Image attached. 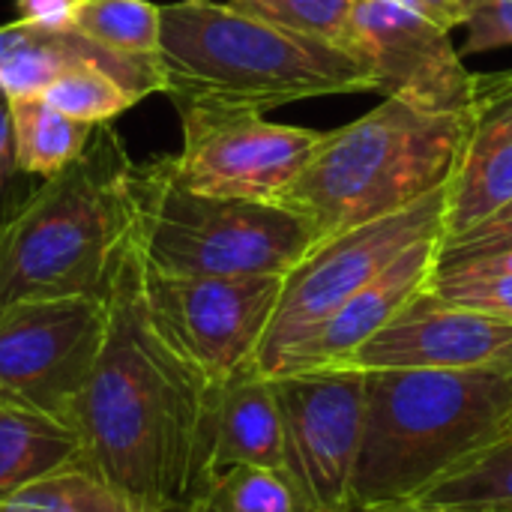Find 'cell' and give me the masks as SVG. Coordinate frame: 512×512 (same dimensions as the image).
Masks as SVG:
<instances>
[{"label": "cell", "instance_id": "obj_19", "mask_svg": "<svg viewBox=\"0 0 512 512\" xmlns=\"http://www.w3.org/2000/svg\"><path fill=\"white\" fill-rule=\"evenodd\" d=\"M12 111V141L18 171L27 177H54L69 168L87 150L96 126L66 117L51 108L42 96L9 99Z\"/></svg>", "mask_w": 512, "mask_h": 512}, {"label": "cell", "instance_id": "obj_33", "mask_svg": "<svg viewBox=\"0 0 512 512\" xmlns=\"http://www.w3.org/2000/svg\"><path fill=\"white\" fill-rule=\"evenodd\" d=\"M366 512H432V510H423V507H417V504H393V507H375V510H366Z\"/></svg>", "mask_w": 512, "mask_h": 512}, {"label": "cell", "instance_id": "obj_12", "mask_svg": "<svg viewBox=\"0 0 512 512\" xmlns=\"http://www.w3.org/2000/svg\"><path fill=\"white\" fill-rule=\"evenodd\" d=\"M348 48L369 63L378 93L429 111L465 114L474 72L450 42V30L408 0H357Z\"/></svg>", "mask_w": 512, "mask_h": 512}, {"label": "cell", "instance_id": "obj_5", "mask_svg": "<svg viewBox=\"0 0 512 512\" xmlns=\"http://www.w3.org/2000/svg\"><path fill=\"white\" fill-rule=\"evenodd\" d=\"M468 111H429L384 96L360 120L330 129L279 204L306 213L318 240L399 213L453 180Z\"/></svg>", "mask_w": 512, "mask_h": 512}, {"label": "cell", "instance_id": "obj_21", "mask_svg": "<svg viewBox=\"0 0 512 512\" xmlns=\"http://www.w3.org/2000/svg\"><path fill=\"white\" fill-rule=\"evenodd\" d=\"M66 30H75L120 57L159 60L162 6L147 0H81Z\"/></svg>", "mask_w": 512, "mask_h": 512}, {"label": "cell", "instance_id": "obj_26", "mask_svg": "<svg viewBox=\"0 0 512 512\" xmlns=\"http://www.w3.org/2000/svg\"><path fill=\"white\" fill-rule=\"evenodd\" d=\"M435 297L495 315L512 324V273L501 276H468V279H429L426 285Z\"/></svg>", "mask_w": 512, "mask_h": 512}, {"label": "cell", "instance_id": "obj_4", "mask_svg": "<svg viewBox=\"0 0 512 512\" xmlns=\"http://www.w3.org/2000/svg\"><path fill=\"white\" fill-rule=\"evenodd\" d=\"M366 423L354 512L411 504L471 453L504 438L512 375L447 369H363Z\"/></svg>", "mask_w": 512, "mask_h": 512}, {"label": "cell", "instance_id": "obj_13", "mask_svg": "<svg viewBox=\"0 0 512 512\" xmlns=\"http://www.w3.org/2000/svg\"><path fill=\"white\" fill-rule=\"evenodd\" d=\"M348 366L512 375V324L468 306H453L423 288Z\"/></svg>", "mask_w": 512, "mask_h": 512}, {"label": "cell", "instance_id": "obj_27", "mask_svg": "<svg viewBox=\"0 0 512 512\" xmlns=\"http://www.w3.org/2000/svg\"><path fill=\"white\" fill-rule=\"evenodd\" d=\"M512 249V201L504 204L498 213L489 219L477 222L474 228L444 237L438 243V264H456V261H471L483 255H495Z\"/></svg>", "mask_w": 512, "mask_h": 512}, {"label": "cell", "instance_id": "obj_24", "mask_svg": "<svg viewBox=\"0 0 512 512\" xmlns=\"http://www.w3.org/2000/svg\"><path fill=\"white\" fill-rule=\"evenodd\" d=\"M195 507L201 512H309L279 468L225 471L207 486Z\"/></svg>", "mask_w": 512, "mask_h": 512}, {"label": "cell", "instance_id": "obj_23", "mask_svg": "<svg viewBox=\"0 0 512 512\" xmlns=\"http://www.w3.org/2000/svg\"><path fill=\"white\" fill-rule=\"evenodd\" d=\"M42 99L63 111L72 120L90 123V126H102L111 123L114 117H120L123 111H129L132 105L141 102L138 93H132L126 84H120L114 75L96 69V66H72L66 69L60 78H54Z\"/></svg>", "mask_w": 512, "mask_h": 512}, {"label": "cell", "instance_id": "obj_34", "mask_svg": "<svg viewBox=\"0 0 512 512\" xmlns=\"http://www.w3.org/2000/svg\"><path fill=\"white\" fill-rule=\"evenodd\" d=\"M507 435H512V417L507 420V429H504V438H507Z\"/></svg>", "mask_w": 512, "mask_h": 512}, {"label": "cell", "instance_id": "obj_14", "mask_svg": "<svg viewBox=\"0 0 512 512\" xmlns=\"http://www.w3.org/2000/svg\"><path fill=\"white\" fill-rule=\"evenodd\" d=\"M438 243L441 237H429L405 249L375 282L360 288L330 318H324L303 342H297L282 357L273 378L348 366L354 354L429 285L438 261Z\"/></svg>", "mask_w": 512, "mask_h": 512}, {"label": "cell", "instance_id": "obj_20", "mask_svg": "<svg viewBox=\"0 0 512 512\" xmlns=\"http://www.w3.org/2000/svg\"><path fill=\"white\" fill-rule=\"evenodd\" d=\"M411 504L432 512H486L512 504V435L486 444Z\"/></svg>", "mask_w": 512, "mask_h": 512}, {"label": "cell", "instance_id": "obj_28", "mask_svg": "<svg viewBox=\"0 0 512 512\" xmlns=\"http://www.w3.org/2000/svg\"><path fill=\"white\" fill-rule=\"evenodd\" d=\"M465 57L512 45V0H468Z\"/></svg>", "mask_w": 512, "mask_h": 512}, {"label": "cell", "instance_id": "obj_36", "mask_svg": "<svg viewBox=\"0 0 512 512\" xmlns=\"http://www.w3.org/2000/svg\"><path fill=\"white\" fill-rule=\"evenodd\" d=\"M186 512H201V510H198V507H189V510H186Z\"/></svg>", "mask_w": 512, "mask_h": 512}, {"label": "cell", "instance_id": "obj_18", "mask_svg": "<svg viewBox=\"0 0 512 512\" xmlns=\"http://www.w3.org/2000/svg\"><path fill=\"white\" fill-rule=\"evenodd\" d=\"M75 465L87 453L72 420L0 396V498Z\"/></svg>", "mask_w": 512, "mask_h": 512}, {"label": "cell", "instance_id": "obj_15", "mask_svg": "<svg viewBox=\"0 0 512 512\" xmlns=\"http://www.w3.org/2000/svg\"><path fill=\"white\" fill-rule=\"evenodd\" d=\"M512 201V69L474 75L465 141L450 201L444 237L462 234ZM441 237V240H444Z\"/></svg>", "mask_w": 512, "mask_h": 512}, {"label": "cell", "instance_id": "obj_10", "mask_svg": "<svg viewBox=\"0 0 512 512\" xmlns=\"http://www.w3.org/2000/svg\"><path fill=\"white\" fill-rule=\"evenodd\" d=\"M183 147L171 153L183 186L243 201H282L327 132L264 120L255 111H186Z\"/></svg>", "mask_w": 512, "mask_h": 512}, {"label": "cell", "instance_id": "obj_8", "mask_svg": "<svg viewBox=\"0 0 512 512\" xmlns=\"http://www.w3.org/2000/svg\"><path fill=\"white\" fill-rule=\"evenodd\" d=\"M282 279L165 276L144 267V306L165 345L210 384L222 387L255 369Z\"/></svg>", "mask_w": 512, "mask_h": 512}, {"label": "cell", "instance_id": "obj_11", "mask_svg": "<svg viewBox=\"0 0 512 512\" xmlns=\"http://www.w3.org/2000/svg\"><path fill=\"white\" fill-rule=\"evenodd\" d=\"M108 330V297L30 300L0 312V396L69 420Z\"/></svg>", "mask_w": 512, "mask_h": 512}, {"label": "cell", "instance_id": "obj_17", "mask_svg": "<svg viewBox=\"0 0 512 512\" xmlns=\"http://www.w3.org/2000/svg\"><path fill=\"white\" fill-rule=\"evenodd\" d=\"M234 468L285 471V435L273 381L255 369L222 384L216 393L210 483Z\"/></svg>", "mask_w": 512, "mask_h": 512}, {"label": "cell", "instance_id": "obj_6", "mask_svg": "<svg viewBox=\"0 0 512 512\" xmlns=\"http://www.w3.org/2000/svg\"><path fill=\"white\" fill-rule=\"evenodd\" d=\"M135 246L165 276H285L318 243L315 222L276 201L201 195L183 186L171 156L138 162Z\"/></svg>", "mask_w": 512, "mask_h": 512}, {"label": "cell", "instance_id": "obj_31", "mask_svg": "<svg viewBox=\"0 0 512 512\" xmlns=\"http://www.w3.org/2000/svg\"><path fill=\"white\" fill-rule=\"evenodd\" d=\"M512 273V249L471 258V261H456V264H438L432 270V279H468V276H501Z\"/></svg>", "mask_w": 512, "mask_h": 512}, {"label": "cell", "instance_id": "obj_3", "mask_svg": "<svg viewBox=\"0 0 512 512\" xmlns=\"http://www.w3.org/2000/svg\"><path fill=\"white\" fill-rule=\"evenodd\" d=\"M138 162L111 123L42 180L0 231V312L57 297H108L135 249Z\"/></svg>", "mask_w": 512, "mask_h": 512}, {"label": "cell", "instance_id": "obj_30", "mask_svg": "<svg viewBox=\"0 0 512 512\" xmlns=\"http://www.w3.org/2000/svg\"><path fill=\"white\" fill-rule=\"evenodd\" d=\"M78 3L81 0H15V9H18V21L45 30H66Z\"/></svg>", "mask_w": 512, "mask_h": 512}, {"label": "cell", "instance_id": "obj_7", "mask_svg": "<svg viewBox=\"0 0 512 512\" xmlns=\"http://www.w3.org/2000/svg\"><path fill=\"white\" fill-rule=\"evenodd\" d=\"M447 201L450 183L399 213L321 237L282 279V294L258 348L255 372L273 378L282 357L297 342L360 288L375 282L405 249L429 237H444Z\"/></svg>", "mask_w": 512, "mask_h": 512}, {"label": "cell", "instance_id": "obj_32", "mask_svg": "<svg viewBox=\"0 0 512 512\" xmlns=\"http://www.w3.org/2000/svg\"><path fill=\"white\" fill-rule=\"evenodd\" d=\"M408 3L423 9L429 18H435L447 30L465 24V15H468V0H408Z\"/></svg>", "mask_w": 512, "mask_h": 512}, {"label": "cell", "instance_id": "obj_2", "mask_svg": "<svg viewBox=\"0 0 512 512\" xmlns=\"http://www.w3.org/2000/svg\"><path fill=\"white\" fill-rule=\"evenodd\" d=\"M159 66L180 114H264L318 96L378 93L375 72L354 51L213 0L162 6Z\"/></svg>", "mask_w": 512, "mask_h": 512}, {"label": "cell", "instance_id": "obj_1", "mask_svg": "<svg viewBox=\"0 0 512 512\" xmlns=\"http://www.w3.org/2000/svg\"><path fill=\"white\" fill-rule=\"evenodd\" d=\"M216 393L153 330L135 246L108 294L99 360L69 411L87 465L141 510L195 507L210 486Z\"/></svg>", "mask_w": 512, "mask_h": 512}, {"label": "cell", "instance_id": "obj_29", "mask_svg": "<svg viewBox=\"0 0 512 512\" xmlns=\"http://www.w3.org/2000/svg\"><path fill=\"white\" fill-rule=\"evenodd\" d=\"M24 177L15 162V141H12V111L9 96L0 90V231L12 222V216L24 207L33 189L24 186Z\"/></svg>", "mask_w": 512, "mask_h": 512}, {"label": "cell", "instance_id": "obj_9", "mask_svg": "<svg viewBox=\"0 0 512 512\" xmlns=\"http://www.w3.org/2000/svg\"><path fill=\"white\" fill-rule=\"evenodd\" d=\"M282 414L285 474L309 512H354L366 423V372L354 366L270 378Z\"/></svg>", "mask_w": 512, "mask_h": 512}, {"label": "cell", "instance_id": "obj_22", "mask_svg": "<svg viewBox=\"0 0 512 512\" xmlns=\"http://www.w3.org/2000/svg\"><path fill=\"white\" fill-rule=\"evenodd\" d=\"M0 512H147L108 486L90 465H75L0 498ZM186 512V510H183Z\"/></svg>", "mask_w": 512, "mask_h": 512}, {"label": "cell", "instance_id": "obj_16", "mask_svg": "<svg viewBox=\"0 0 512 512\" xmlns=\"http://www.w3.org/2000/svg\"><path fill=\"white\" fill-rule=\"evenodd\" d=\"M72 66H96L141 99L165 93L159 60L120 57L75 30H45L27 21L0 24V90L9 99L42 96Z\"/></svg>", "mask_w": 512, "mask_h": 512}, {"label": "cell", "instance_id": "obj_25", "mask_svg": "<svg viewBox=\"0 0 512 512\" xmlns=\"http://www.w3.org/2000/svg\"><path fill=\"white\" fill-rule=\"evenodd\" d=\"M228 3L285 30L318 36L342 48H348L351 15L357 6V0H228Z\"/></svg>", "mask_w": 512, "mask_h": 512}, {"label": "cell", "instance_id": "obj_35", "mask_svg": "<svg viewBox=\"0 0 512 512\" xmlns=\"http://www.w3.org/2000/svg\"><path fill=\"white\" fill-rule=\"evenodd\" d=\"M486 512H512V504L510 507H498V510H486Z\"/></svg>", "mask_w": 512, "mask_h": 512}]
</instances>
